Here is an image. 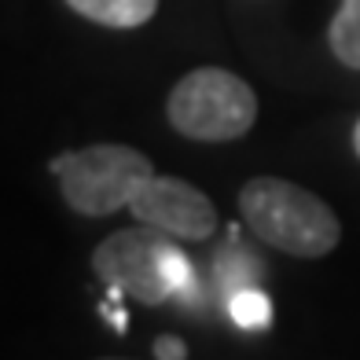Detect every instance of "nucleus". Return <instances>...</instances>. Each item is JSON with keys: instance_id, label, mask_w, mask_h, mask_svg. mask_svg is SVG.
<instances>
[{"instance_id": "1", "label": "nucleus", "mask_w": 360, "mask_h": 360, "mask_svg": "<svg viewBox=\"0 0 360 360\" xmlns=\"http://www.w3.org/2000/svg\"><path fill=\"white\" fill-rule=\"evenodd\" d=\"M92 269L110 287V298H133L140 305L195 298V269L188 254L173 236L151 224L107 236L92 254Z\"/></svg>"}, {"instance_id": "2", "label": "nucleus", "mask_w": 360, "mask_h": 360, "mask_svg": "<svg viewBox=\"0 0 360 360\" xmlns=\"http://www.w3.org/2000/svg\"><path fill=\"white\" fill-rule=\"evenodd\" d=\"M239 210L250 232L294 257H323L338 247L342 224L320 195L283 176H254L239 191Z\"/></svg>"}, {"instance_id": "3", "label": "nucleus", "mask_w": 360, "mask_h": 360, "mask_svg": "<svg viewBox=\"0 0 360 360\" xmlns=\"http://www.w3.org/2000/svg\"><path fill=\"white\" fill-rule=\"evenodd\" d=\"M52 176L67 206L81 217H107L129 210L136 191L155 176L151 158L125 143H92L52 158Z\"/></svg>"}, {"instance_id": "4", "label": "nucleus", "mask_w": 360, "mask_h": 360, "mask_svg": "<svg viewBox=\"0 0 360 360\" xmlns=\"http://www.w3.org/2000/svg\"><path fill=\"white\" fill-rule=\"evenodd\" d=\"M166 118L180 136L224 143L247 136L257 122V96L243 77L221 67H199L173 85Z\"/></svg>"}, {"instance_id": "5", "label": "nucleus", "mask_w": 360, "mask_h": 360, "mask_svg": "<svg viewBox=\"0 0 360 360\" xmlns=\"http://www.w3.org/2000/svg\"><path fill=\"white\" fill-rule=\"evenodd\" d=\"M133 217L140 224H151L158 232H166L173 239L199 243L217 232V210L199 188H191L188 180L176 176H151L136 191V199L129 202Z\"/></svg>"}, {"instance_id": "6", "label": "nucleus", "mask_w": 360, "mask_h": 360, "mask_svg": "<svg viewBox=\"0 0 360 360\" xmlns=\"http://www.w3.org/2000/svg\"><path fill=\"white\" fill-rule=\"evenodd\" d=\"M67 4L107 30H136L158 11V0H67Z\"/></svg>"}, {"instance_id": "7", "label": "nucleus", "mask_w": 360, "mask_h": 360, "mask_svg": "<svg viewBox=\"0 0 360 360\" xmlns=\"http://www.w3.org/2000/svg\"><path fill=\"white\" fill-rule=\"evenodd\" d=\"M327 44H331L335 59L349 70H360V0H342L331 30H327Z\"/></svg>"}, {"instance_id": "8", "label": "nucleus", "mask_w": 360, "mask_h": 360, "mask_svg": "<svg viewBox=\"0 0 360 360\" xmlns=\"http://www.w3.org/2000/svg\"><path fill=\"white\" fill-rule=\"evenodd\" d=\"M228 316H232L236 327L243 331H261V327L272 323V302L265 290L257 287H239L232 290V298H228Z\"/></svg>"}, {"instance_id": "9", "label": "nucleus", "mask_w": 360, "mask_h": 360, "mask_svg": "<svg viewBox=\"0 0 360 360\" xmlns=\"http://www.w3.org/2000/svg\"><path fill=\"white\" fill-rule=\"evenodd\" d=\"M155 356L158 360H184L188 346L180 338H173V335H162V338H155Z\"/></svg>"}, {"instance_id": "10", "label": "nucleus", "mask_w": 360, "mask_h": 360, "mask_svg": "<svg viewBox=\"0 0 360 360\" xmlns=\"http://www.w3.org/2000/svg\"><path fill=\"white\" fill-rule=\"evenodd\" d=\"M100 313H107V320L118 327V331H125V313L122 309H114V305H100Z\"/></svg>"}, {"instance_id": "11", "label": "nucleus", "mask_w": 360, "mask_h": 360, "mask_svg": "<svg viewBox=\"0 0 360 360\" xmlns=\"http://www.w3.org/2000/svg\"><path fill=\"white\" fill-rule=\"evenodd\" d=\"M353 147H356V155H360V122H356V129H353Z\"/></svg>"}]
</instances>
